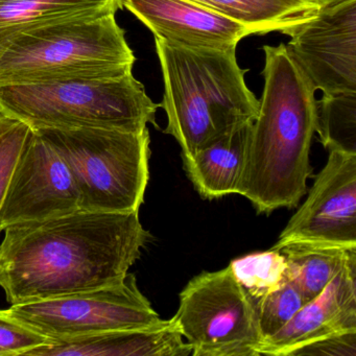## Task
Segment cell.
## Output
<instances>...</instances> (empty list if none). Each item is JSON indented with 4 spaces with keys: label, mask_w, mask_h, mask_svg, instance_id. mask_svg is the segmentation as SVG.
<instances>
[{
    "label": "cell",
    "mask_w": 356,
    "mask_h": 356,
    "mask_svg": "<svg viewBox=\"0 0 356 356\" xmlns=\"http://www.w3.org/2000/svg\"><path fill=\"white\" fill-rule=\"evenodd\" d=\"M3 232L0 287L11 304L118 284L151 237L139 211L82 209Z\"/></svg>",
    "instance_id": "6da1fadb"
},
{
    "label": "cell",
    "mask_w": 356,
    "mask_h": 356,
    "mask_svg": "<svg viewBox=\"0 0 356 356\" xmlns=\"http://www.w3.org/2000/svg\"><path fill=\"white\" fill-rule=\"evenodd\" d=\"M264 51V91L237 193L258 213L268 214L297 207L307 193L316 90L286 45H266Z\"/></svg>",
    "instance_id": "7a4b0ae2"
},
{
    "label": "cell",
    "mask_w": 356,
    "mask_h": 356,
    "mask_svg": "<svg viewBox=\"0 0 356 356\" xmlns=\"http://www.w3.org/2000/svg\"><path fill=\"white\" fill-rule=\"evenodd\" d=\"M163 76L160 107L172 135L187 157L228 129L253 122L259 101L239 67L235 51L191 49L155 38Z\"/></svg>",
    "instance_id": "3957f363"
},
{
    "label": "cell",
    "mask_w": 356,
    "mask_h": 356,
    "mask_svg": "<svg viewBox=\"0 0 356 356\" xmlns=\"http://www.w3.org/2000/svg\"><path fill=\"white\" fill-rule=\"evenodd\" d=\"M160 106L133 72L111 78L68 79L0 86V113L39 129L158 128Z\"/></svg>",
    "instance_id": "277c9868"
},
{
    "label": "cell",
    "mask_w": 356,
    "mask_h": 356,
    "mask_svg": "<svg viewBox=\"0 0 356 356\" xmlns=\"http://www.w3.org/2000/svg\"><path fill=\"white\" fill-rule=\"evenodd\" d=\"M135 61L115 14L67 20L14 39L0 55V86L120 76Z\"/></svg>",
    "instance_id": "5b68a950"
},
{
    "label": "cell",
    "mask_w": 356,
    "mask_h": 356,
    "mask_svg": "<svg viewBox=\"0 0 356 356\" xmlns=\"http://www.w3.org/2000/svg\"><path fill=\"white\" fill-rule=\"evenodd\" d=\"M63 158L87 211H139L149 180V128L39 129Z\"/></svg>",
    "instance_id": "8992f818"
},
{
    "label": "cell",
    "mask_w": 356,
    "mask_h": 356,
    "mask_svg": "<svg viewBox=\"0 0 356 356\" xmlns=\"http://www.w3.org/2000/svg\"><path fill=\"white\" fill-rule=\"evenodd\" d=\"M193 356H258L261 330L256 302L230 266L193 277L170 320Z\"/></svg>",
    "instance_id": "52a82bcc"
},
{
    "label": "cell",
    "mask_w": 356,
    "mask_h": 356,
    "mask_svg": "<svg viewBox=\"0 0 356 356\" xmlns=\"http://www.w3.org/2000/svg\"><path fill=\"white\" fill-rule=\"evenodd\" d=\"M12 318L51 341L109 331L151 328L163 325L151 302L141 293L135 275L118 284L51 299L12 304Z\"/></svg>",
    "instance_id": "ba28073f"
},
{
    "label": "cell",
    "mask_w": 356,
    "mask_h": 356,
    "mask_svg": "<svg viewBox=\"0 0 356 356\" xmlns=\"http://www.w3.org/2000/svg\"><path fill=\"white\" fill-rule=\"evenodd\" d=\"M80 209V195L67 164L40 133L31 131L0 207V233L14 225Z\"/></svg>",
    "instance_id": "9c48e42d"
},
{
    "label": "cell",
    "mask_w": 356,
    "mask_h": 356,
    "mask_svg": "<svg viewBox=\"0 0 356 356\" xmlns=\"http://www.w3.org/2000/svg\"><path fill=\"white\" fill-rule=\"evenodd\" d=\"M293 241L356 248V155L329 152L307 199L272 248Z\"/></svg>",
    "instance_id": "30bf717a"
},
{
    "label": "cell",
    "mask_w": 356,
    "mask_h": 356,
    "mask_svg": "<svg viewBox=\"0 0 356 356\" xmlns=\"http://www.w3.org/2000/svg\"><path fill=\"white\" fill-rule=\"evenodd\" d=\"M293 59L323 95L356 91V0L320 9L283 33Z\"/></svg>",
    "instance_id": "8fae6325"
},
{
    "label": "cell",
    "mask_w": 356,
    "mask_h": 356,
    "mask_svg": "<svg viewBox=\"0 0 356 356\" xmlns=\"http://www.w3.org/2000/svg\"><path fill=\"white\" fill-rule=\"evenodd\" d=\"M124 8L155 38L191 49L236 51L253 32L245 24L193 0H124Z\"/></svg>",
    "instance_id": "7c38bea8"
},
{
    "label": "cell",
    "mask_w": 356,
    "mask_h": 356,
    "mask_svg": "<svg viewBox=\"0 0 356 356\" xmlns=\"http://www.w3.org/2000/svg\"><path fill=\"white\" fill-rule=\"evenodd\" d=\"M353 329H356V255L281 330L262 339L257 354L287 356L296 348L318 337Z\"/></svg>",
    "instance_id": "4fadbf2b"
},
{
    "label": "cell",
    "mask_w": 356,
    "mask_h": 356,
    "mask_svg": "<svg viewBox=\"0 0 356 356\" xmlns=\"http://www.w3.org/2000/svg\"><path fill=\"white\" fill-rule=\"evenodd\" d=\"M188 356L191 348L170 320L151 328L56 339L24 356Z\"/></svg>",
    "instance_id": "5bb4252c"
},
{
    "label": "cell",
    "mask_w": 356,
    "mask_h": 356,
    "mask_svg": "<svg viewBox=\"0 0 356 356\" xmlns=\"http://www.w3.org/2000/svg\"><path fill=\"white\" fill-rule=\"evenodd\" d=\"M253 122L220 133L187 157H182L187 177L203 199H220L238 191L249 149Z\"/></svg>",
    "instance_id": "9a60e30c"
},
{
    "label": "cell",
    "mask_w": 356,
    "mask_h": 356,
    "mask_svg": "<svg viewBox=\"0 0 356 356\" xmlns=\"http://www.w3.org/2000/svg\"><path fill=\"white\" fill-rule=\"evenodd\" d=\"M124 0H0V55L35 29L82 18L116 14Z\"/></svg>",
    "instance_id": "2e32d148"
},
{
    "label": "cell",
    "mask_w": 356,
    "mask_h": 356,
    "mask_svg": "<svg viewBox=\"0 0 356 356\" xmlns=\"http://www.w3.org/2000/svg\"><path fill=\"white\" fill-rule=\"evenodd\" d=\"M245 24L253 35L284 33L320 10L314 0H193Z\"/></svg>",
    "instance_id": "e0dca14e"
},
{
    "label": "cell",
    "mask_w": 356,
    "mask_h": 356,
    "mask_svg": "<svg viewBox=\"0 0 356 356\" xmlns=\"http://www.w3.org/2000/svg\"><path fill=\"white\" fill-rule=\"evenodd\" d=\"M276 250L284 256L289 280L298 287L306 303L318 297L356 255V248L305 241L285 243Z\"/></svg>",
    "instance_id": "ac0fdd59"
},
{
    "label": "cell",
    "mask_w": 356,
    "mask_h": 356,
    "mask_svg": "<svg viewBox=\"0 0 356 356\" xmlns=\"http://www.w3.org/2000/svg\"><path fill=\"white\" fill-rule=\"evenodd\" d=\"M316 132L327 151L356 155V91L323 95L316 101Z\"/></svg>",
    "instance_id": "d6986e66"
},
{
    "label": "cell",
    "mask_w": 356,
    "mask_h": 356,
    "mask_svg": "<svg viewBox=\"0 0 356 356\" xmlns=\"http://www.w3.org/2000/svg\"><path fill=\"white\" fill-rule=\"evenodd\" d=\"M229 266L235 278L255 302L289 280L284 256L273 248L236 258Z\"/></svg>",
    "instance_id": "ffe728a7"
},
{
    "label": "cell",
    "mask_w": 356,
    "mask_h": 356,
    "mask_svg": "<svg viewBox=\"0 0 356 356\" xmlns=\"http://www.w3.org/2000/svg\"><path fill=\"white\" fill-rule=\"evenodd\" d=\"M305 303L303 296L291 280L257 300L256 310L264 339L281 330Z\"/></svg>",
    "instance_id": "44dd1931"
},
{
    "label": "cell",
    "mask_w": 356,
    "mask_h": 356,
    "mask_svg": "<svg viewBox=\"0 0 356 356\" xmlns=\"http://www.w3.org/2000/svg\"><path fill=\"white\" fill-rule=\"evenodd\" d=\"M31 131L32 129L28 124L0 113V207Z\"/></svg>",
    "instance_id": "7402d4cb"
},
{
    "label": "cell",
    "mask_w": 356,
    "mask_h": 356,
    "mask_svg": "<svg viewBox=\"0 0 356 356\" xmlns=\"http://www.w3.org/2000/svg\"><path fill=\"white\" fill-rule=\"evenodd\" d=\"M49 343L51 339L0 309V356H24L30 350Z\"/></svg>",
    "instance_id": "603a6c76"
},
{
    "label": "cell",
    "mask_w": 356,
    "mask_h": 356,
    "mask_svg": "<svg viewBox=\"0 0 356 356\" xmlns=\"http://www.w3.org/2000/svg\"><path fill=\"white\" fill-rule=\"evenodd\" d=\"M356 356V329L318 337L289 352L287 356Z\"/></svg>",
    "instance_id": "cb8c5ba5"
},
{
    "label": "cell",
    "mask_w": 356,
    "mask_h": 356,
    "mask_svg": "<svg viewBox=\"0 0 356 356\" xmlns=\"http://www.w3.org/2000/svg\"><path fill=\"white\" fill-rule=\"evenodd\" d=\"M314 1L320 6V9H328V8L341 5V3L348 1V0H314Z\"/></svg>",
    "instance_id": "d4e9b609"
}]
</instances>
